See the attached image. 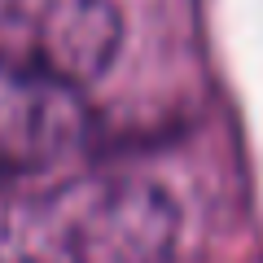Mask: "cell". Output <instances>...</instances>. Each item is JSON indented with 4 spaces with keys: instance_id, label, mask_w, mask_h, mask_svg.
Wrapping results in <instances>:
<instances>
[{
    "instance_id": "6da1fadb",
    "label": "cell",
    "mask_w": 263,
    "mask_h": 263,
    "mask_svg": "<svg viewBox=\"0 0 263 263\" xmlns=\"http://www.w3.org/2000/svg\"><path fill=\"white\" fill-rule=\"evenodd\" d=\"M180 211L149 180H70L0 206V263H167Z\"/></svg>"
},
{
    "instance_id": "7a4b0ae2",
    "label": "cell",
    "mask_w": 263,
    "mask_h": 263,
    "mask_svg": "<svg viewBox=\"0 0 263 263\" xmlns=\"http://www.w3.org/2000/svg\"><path fill=\"white\" fill-rule=\"evenodd\" d=\"M88 105L84 88L27 62L0 53V167L40 171L62 162L84 141Z\"/></svg>"
},
{
    "instance_id": "3957f363",
    "label": "cell",
    "mask_w": 263,
    "mask_h": 263,
    "mask_svg": "<svg viewBox=\"0 0 263 263\" xmlns=\"http://www.w3.org/2000/svg\"><path fill=\"white\" fill-rule=\"evenodd\" d=\"M18 27L27 40V53L18 57L79 88L101 79L123 44V13L114 0H18Z\"/></svg>"
}]
</instances>
